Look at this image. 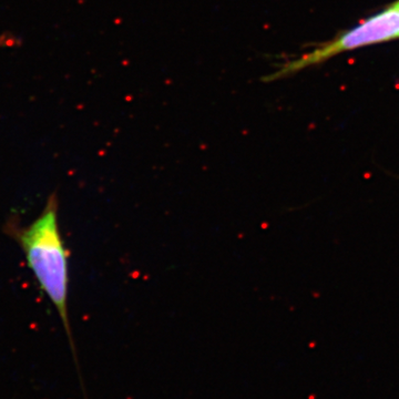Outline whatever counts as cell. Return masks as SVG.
<instances>
[{"label":"cell","mask_w":399,"mask_h":399,"mask_svg":"<svg viewBox=\"0 0 399 399\" xmlns=\"http://www.w3.org/2000/svg\"><path fill=\"white\" fill-rule=\"evenodd\" d=\"M396 39H399V11L389 6L329 41L280 63L272 73L266 75L264 81L280 80L306 68L323 63L341 53Z\"/></svg>","instance_id":"obj_2"},{"label":"cell","mask_w":399,"mask_h":399,"mask_svg":"<svg viewBox=\"0 0 399 399\" xmlns=\"http://www.w3.org/2000/svg\"><path fill=\"white\" fill-rule=\"evenodd\" d=\"M390 7H393V9H396L397 11H399V0H397V1H395V2L393 3V5H390Z\"/></svg>","instance_id":"obj_3"},{"label":"cell","mask_w":399,"mask_h":399,"mask_svg":"<svg viewBox=\"0 0 399 399\" xmlns=\"http://www.w3.org/2000/svg\"><path fill=\"white\" fill-rule=\"evenodd\" d=\"M57 208V199L51 196L40 217L21 234L20 242L28 264L42 289L54 304L71 339L66 307L68 262L58 228Z\"/></svg>","instance_id":"obj_1"}]
</instances>
